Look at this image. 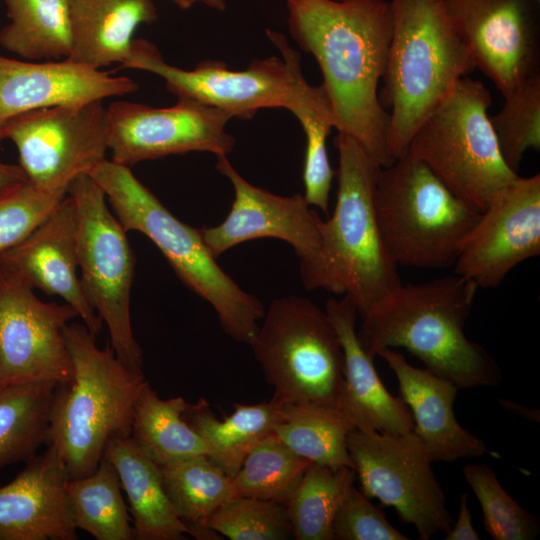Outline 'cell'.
<instances>
[{"label": "cell", "mask_w": 540, "mask_h": 540, "mask_svg": "<svg viewBox=\"0 0 540 540\" xmlns=\"http://www.w3.org/2000/svg\"><path fill=\"white\" fill-rule=\"evenodd\" d=\"M273 396L282 403L337 409L344 354L325 310L305 297L274 299L250 344Z\"/></svg>", "instance_id": "9c48e42d"}, {"label": "cell", "mask_w": 540, "mask_h": 540, "mask_svg": "<svg viewBox=\"0 0 540 540\" xmlns=\"http://www.w3.org/2000/svg\"><path fill=\"white\" fill-rule=\"evenodd\" d=\"M311 463L272 435L250 450L231 478L232 496L286 505Z\"/></svg>", "instance_id": "e575fe53"}, {"label": "cell", "mask_w": 540, "mask_h": 540, "mask_svg": "<svg viewBox=\"0 0 540 540\" xmlns=\"http://www.w3.org/2000/svg\"><path fill=\"white\" fill-rule=\"evenodd\" d=\"M325 312L334 325L344 354V381L337 410L359 430L403 434L413 430L412 414L401 397L393 396L381 382L372 358L356 329L357 308L352 299L330 298Z\"/></svg>", "instance_id": "7402d4cb"}, {"label": "cell", "mask_w": 540, "mask_h": 540, "mask_svg": "<svg viewBox=\"0 0 540 540\" xmlns=\"http://www.w3.org/2000/svg\"><path fill=\"white\" fill-rule=\"evenodd\" d=\"M334 540H408L354 484L342 498L332 523Z\"/></svg>", "instance_id": "ab89813d"}, {"label": "cell", "mask_w": 540, "mask_h": 540, "mask_svg": "<svg viewBox=\"0 0 540 540\" xmlns=\"http://www.w3.org/2000/svg\"><path fill=\"white\" fill-rule=\"evenodd\" d=\"M27 180V176L19 164L0 162V195Z\"/></svg>", "instance_id": "b9f144b4"}, {"label": "cell", "mask_w": 540, "mask_h": 540, "mask_svg": "<svg viewBox=\"0 0 540 540\" xmlns=\"http://www.w3.org/2000/svg\"><path fill=\"white\" fill-rule=\"evenodd\" d=\"M75 318L73 307L42 301L0 265V385L70 381L74 370L64 328Z\"/></svg>", "instance_id": "5bb4252c"}, {"label": "cell", "mask_w": 540, "mask_h": 540, "mask_svg": "<svg viewBox=\"0 0 540 540\" xmlns=\"http://www.w3.org/2000/svg\"><path fill=\"white\" fill-rule=\"evenodd\" d=\"M540 1V0H539Z\"/></svg>", "instance_id": "f6af8a7d"}, {"label": "cell", "mask_w": 540, "mask_h": 540, "mask_svg": "<svg viewBox=\"0 0 540 540\" xmlns=\"http://www.w3.org/2000/svg\"><path fill=\"white\" fill-rule=\"evenodd\" d=\"M281 58L254 59L243 70H232L222 61L203 60L192 69L165 61L152 42L135 38L130 54L120 68L137 69L163 79L177 99L193 100L228 113L232 118L250 119L264 108L291 110L304 77L300 54L277 31L266 30Z\"/></svg>", "instance_id": "30bf717a"}, {"label": "cell", "mask_w": 540, "mask_h": 540, "mask_svg": "<svg viewBox=\"0 0 540 540\" xmlns=\"http://www.w3.org/2000/svg\"><path fill=\"white\" fill-rule=\"evenodd\" d=\"M498 404L508 413L520 417L524 420L540 423V410L525 406L516 401L497 398Z\"/></svg>", "instance_id": "7bdbcfd3"}, {"label": "cell", "mask_w": 540, "mask_h": 540, "mask_svg": "<svg viewBox=\"0 0 540 540\" xmlns=\"http://www.w3.org/2000/svg\"><path fill=\"white\" fill-rule=\"evenodd\" d=\"M374 206L383 243L398 267L453 265L480 215L408 152L381 167Z\"/></svg>", "instance_id": "ba28073f"}, {"label": "cell", "mask_w": 540, "mask_h": 540, "mask_svg": "<svg viewBox=\"0 0 540 540\" xmlns=\"http://www.w3.org/2000/svg\"><path fill=\"white\" fill-rule=\"evenodd\" d=\"M478 289L455 273L401 284L361 317L360 342L372 358L384 348H405L459 389L497 386L499 366L464 331Z\"/></svg>", "instance_id": "7a4b0ae2"}, {"label": "cell", "mask_w": 540, "mask_h": 540, "mask_svg": "<svg viewBox=\"0 0 540 540\" xmlns=\"http://www.w3.org/2000/svg\"><path fill=\"white\" fill-rule=\"evenodd\" d=\"M88 174L103 190L124 229L148 237L183 284L214 308L224 332L250 345L264 306L218 265L199 229L176 218L130 167L105 159Z\"/></svg>", "instance_id": "8992f818"}, {"label": "cell", "mask_w": 540, "mask_h": 540, "mask_svg": "<svg viewBox=\"0 0 540 540\" xmlns=\"http://www.w3.org/2000/svg\"><path fill=\"white\" fill-rule=\"evenodd\" d=\"M57 384L32 381L0 385V469L28 461L47 443Z\"/></svg>", "instance_id": "f1b7e54d"}, {"label": "cell", "mask_w": 540, "mask_h": 540, "mask_svg": "<svg viewBox=\"0 0 540 540\" xmlns=\"http://www.w3.org/2000/svg\"><path fill=\"white\" fill-rule=\"evenodd\" d=\"M338 190L332 215L320 220L317 252L299 262L307 290L347 295L362 317L399 287L398 266L381 237L374 192L381 166L351 136L337 134Z\"/></svg>", "instance_id": "3957f363"}, {"label": "cell", "mask_w": 540, "mask_h": 540, "mask_svg": "<svg viewBox=\"0 0 540 540\" xmlns=\"http://www.w3.org/2000/svg\"><path fill=\"white\" fill-rule=\"evenodd\" d=\"M355 480L353 468L311 463L285 505L294 539L334 540L336 510Z\"/></svg>", "instance_id": "836d02e7"}, {"label": "cell", "mask_w": 540, "mask_h": 540, "mask_svg": "<svg viewBox=\"0 0 540 540\" xmlns=\"http://www.w3.org/2000/svg\"><path fill=\"white\" fill-rule=\"evenodd\" d=\"M121 490L118 474L105 458L90 474L68 479L66 492L77 530L96 540H134Z\"/></svg>", "instance_id": "4dcf8cb0"}, {"label": "cell", "mask_w": 540, "mask_h": 540, "mask_svg": "<svg viewBox=\"0 0 540 540\" xmlns=\"http://www.w3.org/2000/svg\"><path fill=\"white\" fill-rule=\"evenodd\" d=\"M216 158V169L233 186L234 201L220 224L199 228L215 258L238 244L259 238L287 242L299 260L317 252L321 217L303 195L281 196L254 186L236 171L227 156Z\"/></svg>", "instance_id": "ac0fdd59"}, {"label": "cell", "mask_w": 540, "mask_h": 540, "mask_svg": "<svg viewBox=\"0 0 540 540\" xmlns=\"http://www.w3.org/2000/svg\"><path fill=\"white\" fill-rule=\"evenodd\" d=\"M475 68L503 97L539 73V0H443Z\"/></svg>", "instance_id": "2e32d148"}, {"label": "cell", "mask_w": 540, "mask_h": 540, "mask_svg": "<svg viewBox=\"0 0 540 540\" xmlns=\"http://www.w3.org/2000/svg\"><path fill=\"white\" fill-rule=\"evenodd\" d=\"M137 82L69 59L28 61L0 54V147L7 123L33 110L121 97Z\"/></svg>", "instance_id": "d6986e66"}, {"label": "cell", "mask_w": 540, "mask_h": 540, "mask_svg": "<svg viewBox=\"0 0 540 540\" xmlns=\"http://www.w3.org/2000/svg\"><path fill=\"white\" fill-rule=\"evenodd\" d=\"M491 104L481 81L461 78L419 125L407 150L480 213L519 177L501 155L488 115Z\"/></svg>", "instance_id": "52a82bcc"}, {"label": "cell", "mask_w": 540, "mask_h": 540, "mask_svg": "<svg viewBox=\"0 0 540 540\" xmlns=\"http://www.w3.org/2000/svg\"><path fill=\"white\" fill-rule=\"evenodd\" d=\"M286 7L290 35L321 70L335 129L390 165L389 114L378 96L392 37L389 0H286Z\"/></svg>", "instance_id": "6da1fadb"}, {"label": "cell", "mask_w": 540, "mask_h": 540, "mask_svg": "<svg viewBox=\"0 0 540 540\" xmlns=\"http://www.w3.org/2000/svg\"><path fill=\"white\" fill-rule=\"evenodd\" d=\"M180 9L187 10L196 4H203L209 8L223 11L226 8V0H172Z\"/></svg>", "instance_id": "ee69618b"}, {"label": "cell", "mask_w": 540, "mask_h": 540, "mask_svg": "<svg viewBox=\"0 0 540 540\" xmlns=\"http://www.w3.org/2000/svg\"><path fill=\"white\" fill-rule=\"evenodd\" d=\"M115 468L132 516L134 540H184L187 526L165 491L160 466L131 436L112 439L104 456Z\"/></svg>", "instance_id": "d4e9b609"}, {"label": "cell", "mask_w": 540, "mask_h": 540, "mask_svg": "<svg viewBox=\"0 0 540 540\" xmlns=\"http://www.w3.org/2000/svg\"><path fill=\"white\" fill-rule=\"evenodd\" d=\"M205 526L231 540L294 538L285 505L251 497L231 498L210 516Z\"/></svg>", "instance_id": "74e56055"}, {"label": "cell", "mask_w": 540, "mask_h": 540, "mask_svg": "<svg viewBox=\"0 0 540 540\" xmlns=\"http://www.w3.org/2000/svg\"><path fill=\"white\" fill-rule=\"evenodd\" d=\"M231 118L225 111L189 99H178L170 107L113 101L107 107L111 160L131 168L142 161L193 151L227 156L235 145L226 130Z\"/></svg>", "instance_id": "9a60e30c"}, {"label": "cell", "mask_w": 540, "mask_h": 540, "mask_svg": "<svg viewBox=\"0 0 540 540\" xmlns=\"http://www.w3.org/2000/svg\"><path fill=\"white\" fill-rule=\"evenodd\" d=\"M167 496L189 530L205 526L210 516L233 498L231 477L209 456H193L160 466Z\"/></svg>", "instance_id": "1f68e13d"}, {"label": "cell", "mask_w": 540, "mask_h": 540, "mask_svg": "<svg viewBox=\"0 0 540 540\" xmlns=\"http://www.w3.org/2000/svg\"><path fill=\"white\" fill-rule=\"evenodd\" d=\"M463 476L482 510L484 526L494 540H533L540 522L525 510L501 485L496 472L484 463L464 466Z\"/></svg>", "instance_id": "d590c367"}, {"label": "cell", "mask_w": 540, "mask_h": 540, "mask_svg": "<svg viewBox=\"0 0 540 540\" xmlns=\"http://www.w3.org/2000/svg\"><path fill=\"white\" fill-rule=\"evenodd\" d=\"M68 476L56 448L25 462L0 487V540H75V526L66 492Z\"/></svg>", "instance_id": "44dd1931"}, {"label": "cell", "mask_w": 540, "mask_h": 540, "mask_svg": "<svg viewBox=\"0 0 540 540\" xmlns=\"http://www.w3.org/2000/svg\"><path fill=\"white\" fill-rule=\"evenodd\" d=\"M540 254V175L519 176L480 213L463 238L454 273L497 288L520 263Z\"/></svg>", "instance_id": "e0dca14e"}, {"label": "cell", "mask_w": 540, "mask_h": 540, "mask_svg": "<svg viewBox=\"0 0 540 540\" xmlns=\"http://www.w3.org/2000/svg\"><path fill=\"white\" fill-rule=\"evenodd\" d=\"M78 216L77 259L83 293L103 324L109 344L129 368L142 371L143 355L130 315L135 256L103 190L87 173L68 185Z\"/></svg>", "instance_id": "8fae6325"}, {"label": "cell", "mask_w": 540, "mask_h": 540, "mask_svg": "<svg viewBox=\"0 0 540 540\" xmlns=\"http://www.w3.org/2000/svg\"><path fill=\"white\" fill-rule=\"evenodd\" d=\"M103 101L45 107L7 123L5 140L14 143L29 182L67 192L77 175L106 159L108 126Z\"/></svg>", "instance_id": "4fadbf2b"}, {"label": "cell", "mask_w": 540, "mask_h": 540, "mask_svg": "<svg viewBox=\"0 0 540 540\" xmlns=\"http://www.w3.org/2000/svg\"><path fill=\"white\" fill-rule=\"evenodd\" d=\"M377 356L396 376L401 398L409 408L413 432L431 462L479 458L488 452L482 439L462 427L453 410L459 388L428 369L411 365L393 348Z\"/></svg>", "instance_id": "603a6c76"}, {"label": "cell", "mask_w": 540, "mask_h": 540, "mask_svg": "<svg viewBox=\"0 0 540 540\" xmlns=\"http://www.w3.org/2000/svg\"><path fill=\"white\" fill-rule=\"evenodd\" d=\"M67 194L28 180L0 195V254L24 240Z\"/></svg>", "instance_id": "f35d334b"}, {"label": "cell", "mask_w": 540, "mask_h": 540, "mask_svg": "<svg viewBox=\"0 0 540 540\" xmlns=\"http://www.w3.org/2000/svg\"><path fill=\"white\" fill-rule=\"evenodd\" d=\"M290 112L298 119L306 138L303 196L310 206L327 214L334 176L328 157L327 139L336 126V120L324 85H310L303 77L296 103Z\"/></svg>", "instance_id": "d6a6232c"}, {"label": "cell", "mask_w": 540, "mask_h": 540, "mask_svg": "<svg viewBox=\"0 0 540 540\" xmlns=\"http://www.w3.org/2000/svg\"><path fill=\"white\" fill-rule=\"evenodd\" d=\"M95 337L84 324L64 328L74 372L56 385L47 443L58 451L68 479L93 472L112 439L130 436L134 404L146 382L109 343L100 349Z\"/></svg>", "instance_id": "277c9868"}, {"label": "cell", "mask_w": 540, "mask_h": 540, "mask_svg": "<svg viewBox=\"0 0 540 540\" xmlns=\"http://www.w3.org/2000/svg\"><path fill=\"white\" fill-rule=\"evenodd\" d=\"M281 406L274 397L252 405L236 403L233 413L220 421L208 402L199 399L187 404L183 418L207 443L213 462L232 478L250 450L274 435Z\"/></svg>", "instance_id": "484cf974"}, {"label": "cell", "mask_w": 540, "mask_h": 540, "mask_svg": "<svg viewBox=\"0 0 540 540\" xmlns=\"http://www.w3.org/2000/svg\"><path fill=\"white\" fill-rule=\"evenodd\" d=\"M445 540H479L480 536L472 524V515L468 507V494L459 497V512L456 522L445 533Z\"/></svg>", "instance_id": "60d3db41"}, {"label": "cell", "mask_w": 540, "mask_h": 540, "mask_svg": "<svg viewBox=\"0 0 540 540\" xmlns=\"http://www.w3.org/2000/svg\"><path fill=\"white\" fill-rule=\"evenodd\" d=\"M10 22L0 47L28 61L68 59L72 49L68 0H3Z\"/></svg>", "instance_id": "83f0119b"}, {"label": "cell", "mask_w": 540, "mask_h": 540, "mask_svg": "<svg viewBox=\"0 0 540 540\" xmlns=\"http://www.w3.org/2000/svg\"><path fill=\"white\" fill-rule=\"evenodd\" d=\"M392 37L381 92L390 110L388 151L403 156L419 125L475 68L443 0H389Z\"/></svg>", "instance_id": "5b68a950"}, {"label": "cell", "mask_w": 540, "mask_h": 540, "mask_svg": "<svg viewBox=\"0 0 540 540\" xmlns=\"http://www.w3.org/2000/svg\"><path fill=\"white\" fill-rule=\"evenodd\" d=\"M503 98L501 109L489 119L504 161L517 172L527 150H540V74Z\"/></svg>", "instance_id": "8d00e7d4"}, {"label": "cell", "mask_w": 540, "mask_h": 540, "mask_svg": "<svg viewBox=\"0 0 540 540\" xmlns=\"http://www.w3.org/2000/svg\"><path fill=\"white\" fill-rule=\"evenodd\" d=\"M181 396L162 399L146 381L136 398L130 436L159 466L193 456H209L203 438L185 421Z\"/></svg>", "instance_id": "4316f807"}, {"label": "cell", "mask_w": 540, "mask_h": 540, "mask_svg": "<svg viewBox=\"0 0 540 540\" xmlns=\"http://www.w3.org/2000/svg\"><path fill=\"white\" fill-rule=\"evenodd\" d=\"M352 429L337 409L312 403H282L274 435L312 463L354 469L347 448Z\"/></svg>", "instance_id": "f546056e"}, {"label": "cell", "mask_w": 540, "mask_h": 540, "mask_svg": "<svg viewBox=\"0 0 540 540\" xmlns=\"http://www.w3.org/2000/svg\"><path fill=\"white\" fill-rule=\"evenodd\" d=\"M77 233L76 205L66 194L24 240L0 254V265L20 276L34 290L60 297L97 336L103 322L86 299L77 273Z\"/></svg>", "instance_id": "ffe728a7"}, {"label": "cell", "mask_w": 540, "mask_h": 540, "mask_svg": "<svg viewBox=\"0 0 540 540\" xmlns=\"http://www.w3.org/2000/svg\"><path fill=\"white\" fill-rule=\"evenodd\" d=\"M347 448L366 497L393 507L401 521L415 527L420 540L448 532L453 520L445 493L413 431L353 428Z\"/></svg>", "instance_id": "7c38bea8"}, {"label": "cell", "mask_w": 540, "mask_h": 540, "mask_svg": "<svg viewBox=\"0 0 540 540\" xmlns=\"http://www.w3.org/2000/svg\"><path fill=\"white\" fill-rule=\"evenodd\" d=\"M69 60L102 70L128 58L134 34L158 18L153 0H68Z\"/></svg>", "instance_id": "cb8c5ba5"}]
</instances>
